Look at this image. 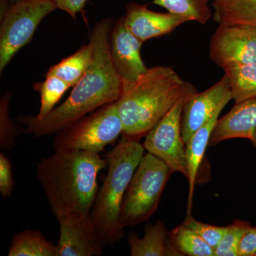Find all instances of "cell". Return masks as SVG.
I'll return each mask as SVG.
<instances>
[{"label": "cell", "instance_id": "cell-1", "mask_svg": "<svg viewBox=\"0 0 256 256\" xmlns=\"http://www.w3.org/2000/svg\"><path fill=\"white\" fill-rule=\"evenodd\" d=\"M114 21L104 18L92 28L89 41L94 46V60L86 73L73 87L66 100L42 120L21 116L18 122L23 132L40 138L56 134L67 126L108 104L118 100L122 80L114 68L109 46Z\"/></svg>", "mask_w": 256, "mask_h": 256}, {"label": "cell", "instance_id": "cell-2", "mask_svg": "<svg viewBox=\"0 0 256 256\" xmlns=\"http://www.w3.org/2000/svg\"><path fill=\"white\" fill-rule=\"evenodd\" d=\"M98 153L78 150H55L36 166V178L56 218L90 214L98 186V175L108 168Z\"/></svg>", "mask_w": 256, "mask_h": 256}, {"label": "cell", "instance_id": "cell-3", "mask_svg": "<svg viewBox=\"0 0 256 256\" xmlns=\"http://www.w3.org/2000/svg\"><path fill=\"white\" fill-rule=\"evenodd\" d=\"M196 92L191 82L170 66L148 68L137 80H122L116 102L124 128L122 136L139 141L180 99Z\"/></svg>", "mask_w": 256, "mask_h": 256}, {"label": "cell", "instance_id": "cell-4", "mask_svg": "<svg viewBox=\"0 0 256 256\" xmlns=\"http://www.w3.org/2000/svg\"><path fill=\"white\" fill-rule=\"evenodd\" d=\"M144 150L139 141L122 136L118 144L108 154L107 176L98 192L90 213L104 246L124 238L121 206Z\"/></svg>", "mask_w": 256, "mask_h": 256}, {"label": "cell", "instance_id": "cell-5", "mask_svg": "<svg viewBox=\"0 0 256 256\" xmlns=\"http://www.w3.org/2000/svg\"><path fill=\"white\" fill-rule=\"evenodd\" d=\"M172 174L169 166L158 156L150 152L143 156L121 206L120 222L124 228L143 223L156 213Z\"/></svg>", "mask_w": 256, "mask_h": 256}, {"label": "cell", "instance_id": "cell-6", "mask_svg": "<svg viewBox=\"0 0 256 256\" xmlns=\"http://www.w3.org/2000/svg\"><path fill=\"white\" fill-rule=\"evenodd\" d=\"M124 128L116 102L87 114L56 134L55 150H78L98 153L116 142Z\"/></svg>", "mask_w": 256, "mask_h": 256}, {"label": "cell", "instance_id": "cell-7", "mask_svg": "<svg viewBox=\"0 0 256 256\" xmlns=\"http://www.w3.org/2000/svg\"><path fill=\"white\" fill-rule=\"evenodd\" d=\"M56 9L53 0H21L0 15V73L32 41L44 18Z\"/></svg>", "mask_w": 256, "mask_h": 256}, {"label": "cell", "instance_id": "cell-8", "mask_svg": "<svg viewBox=\"0 0 256 256\" xmlns=\"http://www.w3.org/2000/svg\"><path fill=\"white\" fill-rule=\"evenodd\" d=\"M185 96L176 102L158 124L148 132L144 149L169 166L172 172L180 173L188 178L186 144L182 133V116L185 102L191 96Z\"/></svg>", "mask_w": 256, "mask_h": 256}, {"label": "cell", "instance_id": "cell-9", "mask_svg": "<svg viewBox=\"0 0 256 256\" xmlns=\"http://www.w3.org/2000/svg\"><path fill=\"white\" fill-rule=\"evenodd\" d=\"M210 57L224 70L256 63V26L220 24L210 38Z\"/></svg>", "mask_w": 256, "mask_h": 256}, {"label": "cell", "instance_id": "cell-10", "mask_svg": "<svg viewBox=\"0 0 256 256\" xmlns=\"http://www.w3.org/2000/svg\"><path fill=\"white\" fill-rule=\"evenodd\" d=\"M60 238L56 256H98L104 246L90 214L72 213L56 218Z\"/></svg>", "mask_w": 256, "mask_h": 256}, {"label": "cell", "instance_id": "cell-11", "mask_svg": "<svg viewBox=\"0 0 256 256\" xmlns=\"http://www.w3.org/2000/svg\"><path fill=\"white\" fill-rule=\"evenodd\" d=\"M232 99L228 78L226 74L204 92L192 94L185 102L182 116V133L185 144Z\"/></svg>", "mask_w": 256, "mask_h": 256}, {"label": "cell", "instance_id": "cell-12", "mask_svg": "<svg viewBox=\"0 0 256 256\" xmlns=\"http://www.w3.org/2000/svg\"><path fill=\"white\" fill-rule=\"evenodd\" d=\"M143 43L126 28L122 18L114 23L109 46L114 68L122 80L134 82L148 70L141 56Z\"/></svg>", "mask_w": 256, "mask_h": 256}, {"label": "cell", "instance_id": "cell-13", "mask_svg": "<svg viewBox=\"0 0 256 256\" xmlns=\"http://www.w3.org/2000/svg\"><path fill=\"white\" fill-rule=\"evenodd\" d=\"M122 18L126 28L142 42L169 34L188 22L183 16L169 12H158L137 3L128 5Z\"/></svg>", "mask_w": 256, "mask_h": 256}, {"label": "cell", "instance_id": "cell-14", "mask_svg": "<svg viewBox=\"0 0 256 256\" xmlns=\"http://www.w3.org/2000/svg\"><path fill=\"white\" fill-rule=\"evenodd\" d=\"M256 126V97L236 104L233 108L218 119L210 136V146L232 139L250 140Z\"/></svg>", "mask_w": 256, "mask_h": 256}, {"label": "cell", "instance_id": "cell-15", "mask_svg": "<svg viewBox=\"0 0 256 256\" xmlns=\"http://www.w3.org/2000/svg\"><path fill=\"white\" fill-rule=\"evenodd\" d=\"M128 244L132 256H181L172 246L170 232L160 220L154 224L146 226L142 238L131 232L128 235Z\"/></svg>", "mask_w": 256, "mask_h": 256}, {"label": "cell", "instance_id": "cell-16", "mask_svg": "<svg viewBox=\"0 0 256 256\" xmlns=\"http://www.w3.org/2000/svg\"><path fill=\"white\" fill-rule=\"evenodd\" d=\"M222 110L223 109H220L217 111L210 118V120L200 128L186 142V158L188 182L186 216L192 215L194 192L195 184L196 183L198 169L204 158L206 148L210 146V136Z\"/></svg>", "mask_w": 256, "mask_h": 256}, {"label": "cell", "instance_id": "cell-17", "mask_svg": "<svg viewBox=\"0 0 256 256\" xmlns=\"http://www.w3.org/2000/svg\"><path fill=\"white\" fill-rule=\"evenodd\" d=\"M92 60L94 46L89 41L88 44L80 47L74 54L50 67L44 76H54L74 87L86 73Z\"/></svg>", "mask_w": 256, "mask_h": 256}, {"label": "cell", "instance_id": "cell-18", "mask_svg": "<svg viewBox=\"0 0 256 256\" xmlns=\"http://www.w3.org/2000/svg\"><path fill=\"white\" fill-rule=\"evenodd\" d=\"M213 18L218 24L256 26V0H214Z\"/></svg>", "mask_w": 256, "mask_h": 256}, {"label": "cell", "instance_id": "cell-19", "mask_svg": "<svg viewBox=\"0 0 256 256\" xmlns=\"http://www.w3.org/2000/svg\"><path fill=\"white\" fill-rule=\"evenodd\" d=\"M8 256H56V245L48 242L38 230L16 234L10 244Z\"/></svg>", "mask_w": 256, "mask_h": 256}, {"label": "cell", "instance_id": "cell-20", "mask_svg": "<svg viewBox=\"0 0 256 256\" xmlns=\"http://www.w3.org/2000/svg\"><path fill=\"white\" fill-rule=\"evenodd\" d=\"M236 104L256 97V63L224 69Z\"/></svg>", "mask_w": 256, "mask_h": 256}, {"label": "cell", "instance_id": "cell-21", "mask_svg": "<svg viewBox=\"0 0 256 256\" xmlns=\"http://www.w3.org/2000/svg\"><path fill=\"white\" fill-rule=\"evenodd\" d=\"M170 240L182 256H215L214 249L184 224L170 232Z\"/></svg>", "mask_w": 256, "mask_h": 256}, {"label": "cell", "instance_id": "cell-22", "mask_svg": "<svg viewBox=\"0 0 256 256\" xmlns=\"http://www.w3.org/2000/svg\"><path fill=\"white\" fill-rule=\"evenodd\" d=\"M210 0H153V3L170 13L206 24L212 18Z\"/></svg>", "mask_w": 256, "mask_h": 256}, {"label": "cell", "instance_id": "cell-23", "mask_svg": "<svg viewBox=\"0 0 256 256\" xmlns=\"http://www.w3.org/2000/svg\"><path fill=\"white\" fill-rule=\"evenodd\" d=\"M44 77L46 79L44 82H36L33 86L34 89L40 92L41 98L40 111L34 116L37 120L44 119L48 116L55 108V106L64 94L72 87L68 82L54 76Z\"/></svg>", "mask_w": 256, "mask_h": 256}, {"label": "cell", "instance_id": "cell-24", "mask_svg": "<svg viewBox=\"0 0 256 256\" xmlns=\"http://www.w3.org/2000/svg\"><path fill=\"white\" fill-rule=\"evenodd\" d=\"M11 95L5 94L0 100V148L10 152L16 146L18 128L10 116V104Z\"/></svg>", "mask_w": 256, "mask_h": 256}, {"label": "cell", "instance_id": "cell-25", "mask_svg": "<svg viewBox=\"0 0 256 256\" xmlns=\"http://www.w3.org/2000/svg\"><path fill=\"white\" fill-rule=\"evenodd\" d=\"M252 226L246 220H236L227 226L222 240L215 249V256H238V248L242 236Z\"/></svg>", "mask_w": 256, "mask_h": 256}, {"label": "cell", "instance_id": "cell-26", "mask_svg": "<svg viewBox=\"0 0 256 256\" xmlns=\"http://www.w3.org/2000/svg\"><path fill=\"white\" fill-rule=\"evenodd\" d=\"M183 224L194 230L214 250L227 228V226H217L202 223L195 220L192 215L186 216Z\"/></svg>", "mask_w": 256, "mask_h": 256}, {"label": "cell", "instance_id": "cell-27", "mask_svg": "<svg viewBox=\"0 0 256 256\" xmlns=\"http://www.w3.org/2000/svg\"><path fill=\"white\" fill-rule=\"evenodd\" d=\"M12 164L9 158L0 153V193L4 198L10 196L14 188Z\"/></svg>", "mask_w": 256, "mask_h": 256}, {"label": "cell", "instance_id": "cell-28", "mask_svg": "<svg viewBox=\"0 0 256 256\" xmlns=\"http://www.w3.org/2000/svg\"><path fill=\"white\" fill-rule=\"evenodd\" d=\"M238 256H256V227L250 226L242 236Z\"/></svg>", "mask_w": 256, "mask_h": 256}, {"label": "cell", "instance_id": "cell-29", "mask_svg": "<svg viewBox=\"0 0 256 256\" xmlns=\"http://www.w3.org/2000/svg\"><path fill=\"white\" fill-rule=\"evenodd\" d=\"M57 8L65 12L75 20L76 15L82 12L88 0H53Z\"/></svg>", "mask_w": 256, "mask_h": 256}, {"label": "cell", "instance_id": "cell-30", "mask_svg": "<svg viewBox=\"0 0 256 256\" xmlns=\"http://www.w3.org/2000/svg\"><path fill=\"white\" fill-rule=\"evenodd\" d=\"M250 142H252V146L256 149V126L255 129H254V132H252V137L250 138Z\"/></svg>", "mask_w": 256, "mask_h": 256}, {"label": "cell", "instance_id": "cell-31", "mask_svg": "<svg viewBox=\"0 0 256 256\" xmlns=\"http://www.w3.org/2000/svg\"><path fill=\"white\" fill-rule=\"evenodd\" d=\"M18 1H21V0H9L10 4H14V3L18 2Z\"/></svg>", "mask_w": 256, "mask_h": 256}]
</instances>
